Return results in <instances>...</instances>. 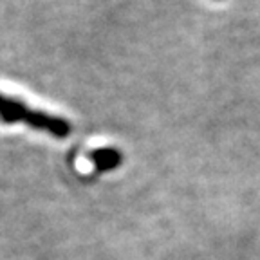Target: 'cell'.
Returning a JSON list of instances; mask_svg holds the SVG:
<instances>
[{
    "label": "cell",
    "mask_w": 260,
    "mask_h": 260,
    "mask_svg": "<svg viewBox=\"0 0 260 260\" xmlns=\"http://www.w3.org/2000/svg\"><path fill=\"white\" fill-rule=\"evenodd\" d=\"M89 159L94 162L96 167V174H102V172H109L118 168L121 165V152L116 150V148H98L89 154Z\"/></svg>",
    "instance_id": "obj_2"
},
{
    "label": "cell",
    "mask_w": 260,
    "mask_h": 260,
    "mask_svg": "<svg viewBox=\"0 0 260 260\" xmlns=\"http://www.w3.org/2000/svg\"><path fill=\"white\" fill-rule=\"evenodd\" d=\"M0 119L4 123H24L40 132H47L56 139H65L71 134V123L60 116L42 112L27 107L20 100L0 94Z\"/></svg>",
    "instance_id": "obj_1"
}]
</instances>
